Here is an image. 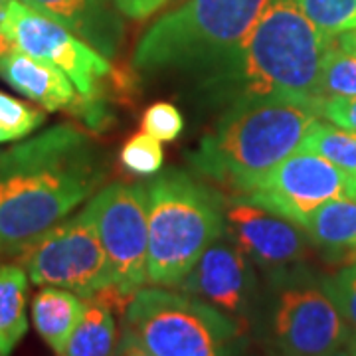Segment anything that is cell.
I'll return each mask as SVG.
<instances>
[{"label": "cell", "instance_id": "obj_32", "mask_svg": "<svg viewBox=\"0 0 356 356\" xmlns=\"http://www.w3.org/2000/svg\"><path fill=\"white\" fill-rule=\"evenodd\" d=\"M346 346H348V355L356 356V329H353V332H350Z\"/></svg>", "mask_w": 356, "mask_h": 356}, {"label": "cell", "instance_id": "obj_23", "mask_svg": "<svg viewBox=\"0 0 356 356\" xmlns=\"http://www.w3.org/2000/svg\"><path fill=\"white\" fill-rule=\"evenodd\" d=\"M46 121L42 109L0 91V145L32 135Z\"/></svg>", "mask_w": 356, "mask_h": 356}, {"label": "cell", "instance_id": "obj_36", "mask_svg": "<svg viewBox=\"0 0 356 356\" xmlns=\"http://www.w3.org/2000/svg\"><path fill=\"white\" fill-rule=\"evenodd\" d=\"M111 356H121V355H119V353H117V348H115V353Z\"/></svg>", "mask_w": 356, "mask_h": 356}, {"label": "cell", "instance_id": "obj_30", "mask_svg": "<svg viewBox=\"0 0 356 356\" xmlns=\"http://www.w3.org/2000/svg\"><path fill=\"white\" fill-rule=\"evenodd\" d=\"M337 44H339L341 50L348 51V54H355L356 56V28L346 30L341 36H337Z\"/></svg>", "mask_w": 356, "mask_h": 356}, {"label": "cell", "instance_id": "obj_16", "mask_svg": "<svg viewBox=\"0 0 356 356\" xmlns=\"http://www.w3.org/2000/svg\"><path fill=\"white\" fill-rule=\"evenodd\" d=\"M313 252L327 266L343 267L356 261V196L323 204L303 224Z\"/></svg>", "mask_w": 356, "mask_h": 356}, {"label": "cell", "instance_id": "obj_29", "mask_svg": "<svg viewBox=\"0 0 356 356\" xmlns=\"http://www.w3.org/2000/svg\"><path fill=\"white\" fill-rule=\"evenodd\" d=\"M117 353L121 356H154L153 353H149L143 344L135 339V334L125 329L123 327V331H121V337H119V341H117Z\"/></svg>", "mask_w": 356, "mask_h": 356}, {"label": "cell", "instance_id": "obj_1", "mask_svg": "<svg viewBox=\"0 0 356 356\" xmlns=\"http://www.w3.org/2000/svg\"><path fill=\"white\" fill-rule=\"evenodd\" d=\"M107 165L70 123L0 151V254H20L105 182Z\"/></svg>", "mask_w": 356, "mask_h": 356}, {"label": "cell", "instance_id": "obj_9", "mask_svg": "<svg viewBox=\"0 0 356 356\" xmlns=\"http://www.w3.org/2000/svg\"><path fill=\"white\" fill-rule=\"evenodd\" d=\"M93 218L113 273L117 299H129L145 287L149 257L147 186L113 182L97 192L86 206Z\"/></svg>", "mask_w": 356, "mask_h": 356}, {"label": "cell", "instance_id": "obj_19", "mask_svg": "<svg viewBox=\"0 0 356 356\" xmlns=\"http://www.w3.org/2000/svg\"><path fill=\"white\" fill-rule=\"evenodd\" d=\"M28 273L22 266H0V356H10L28 331Z\"/></svg>", "mask_w": 356, "mask_h": 356}, {"label": "cell", "instance_id": "obj_27", "mask_svg": "<svg viewBox=\"0 0 356 356\" xmlns=\"http://www.w3.org/2000/svg\"><path fill=\"white\" fill-rule=\"evenodd\" d=\"M318 115L337 127L356 131V97H339L318 103Z\"/></svg>", "mask_w": 356, "mask_h": 356}, {"label": "cell", "instance_id": "obj_31", "mask_svg": "<svg viewBox=\"0 0 356 356\" xmlns=\"http://www.w3.org/2000/svg\"><path fill=\"white\" fill-rule=\"evenodd\" d=\"M13 48V42L8 40V36L4 34V28H2V8H0V58L6 56Z\"/></svg>", "mask_w": 356, "mask_h": 356}, {"label": "cell", "instance_id": "obj_10", "mask_svg": "<svg viewBox=\"0 0 356 356\" xmlns=\"http://www.w3.org/2000/svg\"><path fill=\"white\" fill-rule=\"evenodd\" d=\"M2 28L14 48L62 70L81 97L103 99V79L111 74V64L86 40L24 0L2 6Z\"/></svg>", "mask_w": 356, "mask_h": 356}, {"label": "cell", "instance_id": "obj_17", "mask_svg": "<svg viewBox=\"0 0 356 356\" xmlns=\"http://www.w3.org/2000/svg\"><path fill=\"white\" fill-rule=\"evenodd\" d=\"M86 311V299L62 287L44 285L32 301V321L42 337L58 356L64 355L65 346L79 325Z\"/></svg>", "mask_w": 356, "mask_h": 356}, {"label": "cell", "instance_id": "obj_4", "mask_svg": "<svg viewBox=\"0 0 356 356\" xmlns=\"http://www.w3.org/2000/svg\"><path fill=\"white\" fill-rule=\"evenodd\" d=\"M269 0H186L137 42L131 65L140 76L191 81L242 46Z\"/></svg>", "mask_w": 356, "mask_h": 356}, {"label": "cell", "instance_id": "obj_24", "mask_svg": "<svg viewBox=\"0 0 356 356\" xmlns=\"http://www.w3.org/2000/svg\"><path fill=\"white\" fill-rule=\"evenodd\" d=\"M119 159H121V165L133 175L153 177L163 168L165 153H163L161 140L154 139L149 133H139L123 145Z\"/></svg>", "mask_w": 356, "mask_h": 356}, {"label": "cell", "instance_id": "obj_25", "mask_svg": "<svg viewBox=\"0 0 356 356\" xmlns=\"http://www.w3.org/2000/svg\"><path fill=\"white\" fill-rule=\"evenodd\" d=\"M321 283L346 325L356 329V261L350 266L339 267L327 277H321Z\"/></svg>", "mask_w": 356, "mask_h": 356}, {"label": "cell", "instance_id": "obj_35", "mask_svg": "<svg viewBox=\"0 0 356 356\" xmlns=\"http://www.w3.org/2000/svg\"><path fill=\"white\" fill-rule=\"evenodd\" d=\"M353 196H356V180H355V186H353Z\"/></svg>", "mask_w": 356, "mask_h": 356}, {"label": "cell", "instance_id": "obj_3", "mask_svg": "<svg viewBox=\"0 0 356 356\" xmlns=\"http://www.w3.org/2000/svg\"><path fill=\"white\" fill-rule=\"evenodd\" d=\"M318 117L317 103L287 97L234 105L218 113L214 127L188 153V163L200 177L238 198L299 151Z\"/></svg>", "mask_w": 356, "mask_h": 356}, {"label": "cell", "instance_id": "obj_26", "mask_svg": "<svg viewBox=\"0 0 356 356\" xmlns=\"http://www.w3.org/2000/svg\"><path fill=\"white\" fill-rule=\"evenodd\" d=\"M143 129L145 133L153 135L159 140H175L184 129V117L172 103H153L143 115Z\"/></svg>", "mask_w": 356, "mask_h": 356}, {"label": "cell", "instance_id": "obj_7", "mask_svg": "<svg viewBox=\"0 0 356 356\" xmlns=\"http://www.w3.org/2000/svg\"><path fill=\"white\" fill-rule=\"evenodd\" d=\"M123 327L154 356H250V327L170 287H143L129 299Z\"/></svg>", "mask_w": 356, "mask_h": 356}, {"label": "cell", "instance_id": "obj_20", "mask_svg": "<svg viewBox=\"0 0 356 356\" xmlns=\"http://www.w3.org/2000/svg\"><path fill=\"white\" fill-rule=\"evenodd\" d=\"M299 149L321 154L337 168H341L344 175L356 180V131L317 121Z\"/></svg>", "mask_w": 356, "mask_h": 356}, {"label": "cell", "instance_id": "obj_13", "mask_svg": "<svg viewBox=\"0 0 356 356\" xmlns=\"http://www.w3.org/2000/svg\"><path fill=\"white\" fill-rule=\"evenodd\" d=\"M226 228L261 275L307 266L313 252L303 226L240 198L226 206Z\"/></svg>", "mask_w": 356, "mask_h": 356}, {"label": "cell", "instance_id": "obj_12", "mask_svg": "<svg viewBox=\"0 0 356 356\" xmlns=\"http://www.w3.org/2000/svg\"><path fill=\"white\" fill-rule=\"evenodd\" d=\"M178 289L250 327L259 301L261 280L255 273L254 261L226 228L204 250Z\"/></svg>", "mask_w": 356, "mask_h": 356}, {"label": "cell", "instance_id": "obj_11", "mask_svg": "<svg viewBox=\"0 0 356 356\" xmlns=\"http://www.w3.org/2000/svg\"><path fill=\"white\" fill-rule=\"evenodd\" d=\"M355 180L321 154L299 149L255 182L240 200L303 226L323 204L353 196Z\"/></svg>", "mask_w": 356, "mask_h": 356}, {"label": "cell", "instance_id": "obj_33", "mask_svg": "<svg viewBox=\"0 0 356 356\" xmlns=\"http://www.w3.org/2000/svg\"><path fill=\"white\" fill-rule=\"evenodd\" d=\"M332 356H350V355H348V353H344V350H339L337 355H332Z\"/></svg>", "mask_w": 356, "mask_h": 356}, {"label": "cell", "instance_id": "obj_22", "mask_svg": "<svg viewBox=\"0 0 356 356\" xmlns=\"http://www.w3.org/2000/svg\"><path fill=\"white\" fill-rule=\"evenodd\" d=\"M297 4L329 38L356 28V0H297Z\"/></svg>", "mask_w": 356, "mask_h": 356}, {"label": "cell", "instance_id": "obj_15", "mask_svg": "<svg viewBox=\"0 0 356 356\" xmlns=\"http://www.w3.org/2000/svg\"><path fill=\"white\" fill-rule=\"evenodd\" d=\"M86 40L105 58H115L123 44L125 26L113 0H24Z\"/></svg>", "mask_w": 356, "mask_h": 356}, {"label": "cell", "instance_id": "obj_2", "mask_svg": "<svg viewBox=\"0 0 356 356\" xmlns=\"http://www.w3.org/2000/svg\"><path fill=\"white\" fill-rule=\"evenodd\" d=\"M331 46L332 38L307 18L297 0H269L242 46L188 81V97L216 113L271 97L318 105V70Z\"/></svg>", "mask_w": 356, "mask_h": 356}, {"label": "cell", "instance_id": "obj_28", "mask_svg": "<svg viewBox=\"0 0 356 356\" xmlns=\"http://www.w3.org/2000/svg\"><path fill=\"white\" fill-rule=\"evenodd\" d=\"M119 14L131 20H145L153 16L159 8H163L168 0H113Z\"/></svg>", "mask_w": 356, "mask_h": 356}, {"label": "cell", "instance_id": "obj_8", "mask_svg": "<svg viewBox=\"0 0 356 356\" xmlns=\"http://www.w3.org/2000/svg\"><path fill=\"white\" fill-rule=\"evenodd\" d=\"M18 255L36 285L62 287L83 299L102 293L115 295L111 266L88 208L62 220Z\"/></svg>", "mask_w": 356, "mask_h": 356}, {"label": "cell", "instance_id": "obj_5", "mask_svg": "<svg viewBox=\"0 0 356 356\" xmlns=\"http://www.w3.org/2000/svg\"><path fill=\"white\" fill-rule=\"evenodd\" d=\"M149 216L147 280L178 287L204 250L226 229L222 194L180 168H168L145 184Z\"/></svg>", "mask_w": 356, "mask_h": 356}, {"label": "cell", "instance_id": "obj_14", "mask_svg": "<svg viewBox=\"0 0 356 356\" xmlns=\"http://www.w3.org/2000/svg\"><path fill=\"white\" fill-rule=\"evenodd\" d=\"M0 77L46 111H67L86 121L91 129L109 125V109L103 99L81 97L62 70L18 48L0 58Z\"/></svg>", "mask_w": 356, "mask_h": 356}, {"label": "cell", "instance_id": "obj_6", "mask_svg": "<svg viewBox=\"0 0 356 356\" xmlns=\"http://www.w3.org/2000/svg\"><path fill=\"white\" fill-rule=\"evenodd\" d=\"M250 332L267 356H332L350 337L309 264L264 275Z\"/></svg>", "mask_w": 356, "mask_h": 356}, {"label": "cell", "instance_id": "obj_21", "mask_svg": "<svg viewBox=\"0 0 356 356\" xmlns=\"http://www.w3.org/2000/svg\"><path fill=\"white\" fill-rule=\"evenodd\" d=\"M356 97V56L331 46L321 60L317 102Z\"/></svg>", "mask_w": 356, "mask_h": 356}, {"label": "cell", "instance_id": "obj_18", "mask_svg": "<svg viewBox=\"0 0 356 356\" xmlns=\"http://www.w3.org/2000/svg\"><path fill=\"white\" fill-rule=\"evenodd\" d=\"M115 307L103 297H88L83 317L62 356H111L117 346Z\"/></svg>", "mask_w": 356, "mask_h": 356}, {"label": "cell", "instance_id": "obj_34", "mask_svg": "<svg viewBox=\"0 0 356 356\" xmlns=\"http://www.w3.org/2000/svg\"><path fill=\"white\" fill-rule=\"evenodd\" d=\"M6 2H8V0H0V8H2V6H4Z\"/></svg>", "mask_w": 356, "mask_h": 356}]
</instances>
